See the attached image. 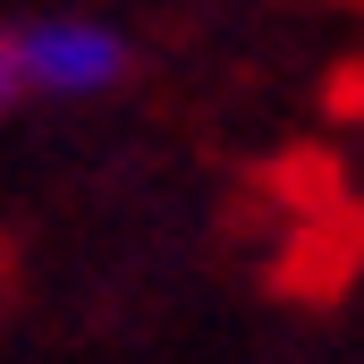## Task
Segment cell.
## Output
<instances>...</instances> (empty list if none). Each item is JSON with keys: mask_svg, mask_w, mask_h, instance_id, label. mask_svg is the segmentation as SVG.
Instances as JSON below:
<instances>
[{"mask_svg": "<svg viewBox=\"0 0 364 364\" xmlns=\"http://www.w3.org/2000/svg\"><path fill=\"white\" fill-rule=\"evenodd\" d=\"M17 93V43H0V102Z\"/></svg>", "mask_w": 364, "mask_h": 364, "instance_id": "obj_2", "label": "cell"}, {"mask_svg": "<svg viewBox=\"0 0 364 364\" xmlns=\"http://www.w3.org/2000/svg\"><path fill=\"white\" fill-rule=\"evenodd\" d=\"M17 77H34V85H110L119 77V43L85 34V26H43V34L17 43Z\"/></svg>", "mask_w": 364, "mask_h": 364, "instance_id": "obj_1", "label": "cell"}]
</instances>
